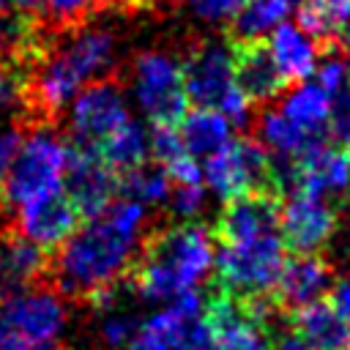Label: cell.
<instances>
[{"instance_id":"1","label":"cell","mask_w":350,"mask_h":350,"mask_svg":"<svg viewBox=\"0 0 350 350\" xmlns=\"http://www.w3.org/2000/svg\"><path fill=\"white\" fill-rule=\"evenodd\" d=\"M148 211L134 200H112L96 216H88L55 254V282L60 293L93 298L96 293L120 284L145 246Z\"/></svg>"},{"instance_id":"2","label":"cell","mask_w":350,"mask_h":350,"mask_svg":"<svg viewBox=\"0 0 350 350\" xmlns=\"http://www.w3.org/2000/svg\"><path fill=\"white\" fill-rule=\"evenodd\" d=\"M118 57L115 36L107 27H74L27 71V104L19 126H52L68 101L96 77H109Z\"/></svg>"},{"instance_id":"3","label":"cell","mask_w":350,"mask_h":350,"mask_svg":"<svg viewBox=\"0 0 350 350\" xmlns=\"http://www.w3.org/2000/svg\"><path fill=\"white\" fill-rule=\"evenodd\" d=\"M216 268V241L205 224L180 221L145 241L134 290L148 304H170L197 287Z\"/></svg>"},{"instance_id":"4","label":"cell","mask_w":350,"mask_h":350,"mask_svg":"<svg viewBox=\"0 0 350 350\" xmlns=\"http://www.w3.org/2000/svg\"><path fill=\"white\" fill-rule=\"evenodd\" d=\"M68 145L52 131V126H30L5 170L0 186V202L5 208H22L33 200L57 194L66 180Z\"/></svg>"},{"instance_id":"5","label":"cell","mask_w":350,"mask_h":350,"mask_svg":"<svg viewBox=\"0 0 350 350\" xmlns=\"http://www.w3.org/2000/svg\"><path fill=\"white\" fill-rule=\"evenodd\" d=\"M183 90L186 98L197 107L216 109L227 118L230 126H246L249 123V101L235 85V57L232 46L224 41H197L183 66Z\"/></svg>"},{"instance_id":"6","label":"cell","mask_w":350,"mask_h":350,"mask_svg":"<svg viewBox=\"0 0 350 350\" xmlns=\"http://www.w3.org/2000/svg\"><path fill=\"white\" fill-rule=\"evenodd\" d=\"M66 325L68 306L60 290L22 287L0 304V350H44Z\"/></svg>"},{"instance_id":"7","label":"cell","mask_w":350,"mask_h":350,"mask_svg":"<svg viewBox=\"0 0 350 350\" xmlns=\"http://www.w3.org/2000/svg\"><path fill=\"white\" fill-rule=\"evenodd\" d=\"M284 265V238L279 230L252 232L221 241L216 249V273L227 293L241 298L265 295L273 290Z\"/></svg>"},{"instance_id":"8","label":"cell","mask_w":350,"mask_h":350,"mask_svg":"<svg viewBox=\"0 0 350 350\" xmlns=\"http://www.w3.org/2000/svg\"><path fill=\"white\" fill-rule=\"evenodd\" d=\"M123 350H208V304L186 293L139 320Z\"/></svg>"},{"instance_id":"9","label":"cell","mask_w":350,"mask_h":350,"mask_svg":"<svg viewBox=\"0 0 350 350\" xmlns=\"http://www.w3.org/2000/svg\"><path fill=\"white\" fill-rule=\"evenodd\" d=\"M131 93L153 126H175L186 115L180 63L167 52H142L131 66Z\"/></svg>"},{"instance_id":"10","label":"cell","mask_w":350,"mask_h":350,"mask_svg":"<svg viewBox=\"0 0 350 350\" xmlns=\"http://www.w3.org/2000/svg\"><path fill=\"white\" fill-rule=\"evenodd\" d=\"M202 180L227 202L243 194L268 191L273 186V159L254 139H230L221 150L205 159Z\"/></svg>"},{"instance_id":"11","label":"cell","mask_w":350,"mask_h":350,"mask_svg":"<svg viewBox=\"0 0 350 350\" xmlns=\"http://www.w3.org/2000/svg\"><path fill=\"white\" fill-rule=\"evenodd\" d=\"M123 120H129V104L123 85L115 77L88 82L68 101V126L77 145L96 148Z\"/></svg>"},{"instance_id":"12","label":"cell","mask_w":350,"mask_h":350,"mask_svg":"<svg viewBox=\"0 0 350 350\" xmlns=\"http://www.w3.org/2000/svg\"><path fill=\"white\" fill-rule=\"evenodd\" d=\"M336 221L331 200L309 189L287 191V200L279 205V232L298 254L320 252L336 235Z\"/></svg>"},{"instance_id":"13","label":"cell","mask_w":350,"mask_h":350,"mask_svg":"<svg viewBox=\"0 0 350 350\" xmlns=\"http://www.w3.org/2000/svg\"><path fill=\"white\" fill-rule=\"evenodd\" d=\"M66 197L74 202L79 216H96L104 211L118 191L115 170L101 159V153L90 145L68 148V167H66Z\"/></svg>"},{"instance_id":"14","label":"cell","mask_w":350,"mask_h":350,"mask_svg":"<svg viewBox=\"0 0 350 350\" xmlns=\"http://www.w3.org/2000/svg\"><path fill=\"white\" fill-rule=\"evenodd\" d=\"M208 350H271L265 323L230 298L208 304Z\"/></svg>"},{"instance_id":"15","label":"cell","mask_w":350,"mask_h":350,"mask_svg":"<svg viewBox=\"0 0 350 350\" xmlns=\"http://www.w3.org/2000/svg\"><path fill=\"white\" fill-rule=\"evenodd\" d=\"M77 221H79V211L60 191L16 208V230L41 249L60 246L77 230Z\"/></svg>"},{"instance_id":"16","label":"cell","mask_w":350,"mask_h":350,"mask_svg":"<svg viewBox=\"0 0 350 350\" xmlns=\"http://www.w3.org/2000/svg\"><path fill=\"white\" fill-rule=\"evenodd\" d=\"M235 57V85L249 104H268L279 98L287 88L284 74L279 71L276 60L271 57L262 41L249 44H230Z\"/></svg>"},{"instance_id":"17","label":"cell","mask_w":350,"mask_h":350,"mask_svg":"<svg viewBox=\"0 0 350 350\" xmlns=\"http://www.w3.org/2000/svg\"><path fill=\"white\" fill-rule=\"evenodd\" d=\"M323 197L350 194V150L325 145L323 139L295 161V186ZM290 189V191H293Z\"/></svg>"},{"instance_id":"18","label":"cell","mask_w":350,"mask_h":350,"mask_svg":"<svg viewBox=\"0 0 350 350\" xmlns=\"http://www.w3.org/2000/svg\"><path fill=\"white\" fill-rule=\"evenodd\" d=\"M273 290H276L279 301L293 309L323 301V295L331 290V265L317 252L295 254L293 260H284Z\"/></svg>"},{"instance_id":"19","label":"cell","mask_w":350,"mask_h":350,"mask_svg":"<svg viewBox=\"0 0 350 350\" xmlns=\"http://www.w3.org/2000/svg\"><path fill=\"white\" fill-rule=\"evenodd\" d=\"M268 52L287 82H304L317 71L320 44L301 25H290V22L276 25L271 30Z\"/></svg>"},{"instance_id":"20","label":"cell","mask_w":350,"mask_h":350,"mask_svg":"<svg viewBox=\"0 0 350 350\" xmlns=\"http://www.w3.org/2000/svg\"><path fill=\"white\" fill-rule=\"evenodd\" d=\"M46 249L19 230H0V284L11 290L30 287L46 271Z\"/></svg>"},{"instance_id":"21","label":"cell","mask_w":350,"mask_h":350,"mask_svg":"<svg viewBox=\"0 0 350 350\" xmlns=\"http://www.w3.org/2000/svg\"><path fill=\"white\" fill-rule=\"evenodd\" d=\"M295 336L314 350H350V323L325 301L295 309Z\"/></svg>"},{"instance_id":"22","label":"cell","mask_w":350,"mask_h":350,"mask_svg":"<svg viewBox=\"0 0 350 350\" xmlns=\"http://www.w3.org/2000/svg\"><path fill=\"white\" fill-rule=\"evenodd\" d=\"M180 139L183 148L197 159H208L216 150H221L230 142V123L221 112L208 109V107H197L191 112H186L180 118Z\"/></svg>"},{"instance_id":"23","label":"cell","mask_w":350,"mask_h":350,"mask_svg":"<svg viewBox=\"0 0 350 350\" xmlns=\"http://www.w3.org/2000/svg\"><path fill=\"white\" fill-rule=\"evenodd\" d=\"M260 129V139L262 145H268L276 159H293L298 161L309 148H314L323 134H309L301 126H295L290 118H284L279 109H265L257 120Z\"/></svg>"},{"instance_id":"24","label":"cell","mask_w":350,"mask_h":350,"mask_svg":"<svg viewBox=\"0 0 350 350\" xmlns=\"http://www.w3.org/2000/svg\"><path fill=\"white\" fill-rule=\"evenodd\" d=\"M293 0H246L230 25V44L260 41L290 14Z\"/></svg>"},{"instance_id":"25","label":"cell","mask_w":350,"mask_h":350,"mask_svg":"<svg viewBox=\"0 0 350 350\" xmlns=\"http://www.w3.org/2000/svg\"><path fill=\"white\" fill-rule=\"evenodd\" d=\"M96 150L101 153V159L112 167V170H134L139 164H145L148 159V131L139 120H123L115 131H109Z\"/></svg>"},{"instance_id":"26","label":"cell","mask_w":350,"mask_h":350,"mask_svg":"<svg viewBox=\"0 0 350 350\" xmlns=\"http://www.w3.org/2000/svg\"><path fill=\"white\" fill-rule=\"evenodd\" d=\"M328 112H331V93L317 82H301L284 98L282 107V115L309 134H323V129L328 126Z\"/></svg>"},{"instance_id":"27","label":"cell","mask_w":350,"mask_h":350,"mask_svg":"<svg viewBox=\"0 0 350 350\" xmlns=\"http://www.w3.org/2000/svg\"><path fill=\"white\" fill-rule=\"evenodd\" d=\"M295 16L317 44H331L350 16V0H295Z\"/></svg>"},{"instance_id":"28","label":"cell","mask_w":350,"mask_h":350,"mask_svg":"<svg viewBox=\"0 0 350 350\" xmlns=\"http://www.w3.org/2000/svg\"><path fill=\"white\" fill-rule=\"evenodd\" d=\"M170 189H172V180H170V175L159 164H139V167L129 170L126 178H123L126 197L139 202V205L167 202Z\"/></svg>"},{"instance_id":"29","label":"cell","mask_w":350,"mask_h":350,"mask_svg":"<svg viewBox=\"0 0 350 350\" xmlns=\"http://www.w3.org/2000/svg\"><path fill=\"white\" fill-rule=\"evenodd\" d=\"M27 104V71L11 63H0V118L16 115V123L25 115Z\"/></svg>"},{"instance_id":"30","label":"cell","mask_w":350,"mask_h":350,"mask_svg":"<svg viewBox=\"0 0 350 350\" xmlns=\"http://www.w3.org/2000/svg\"><path fill=\"white\" fill-rule=\"evenodd\" d=\"M325 129L339 148L350 150V82L336 93H331V112Z\"/></svg>"},{"instance_id":"31","label":"cell","mask_w":350,"mask_h":350,"mask_svg":"<svg viewBox=\"0 0 350 350\" xmlns=\"http://www.w3.org/2000/svg\"><path fill=\"white\" fill-rule=\"evenodd\" d=\"M172 213L183 221H191L205 208V186L202 183H175L167 197Z\"/></svg>"},{"instance_id":"32","label":"cell","mask_w":350,"mask_h":350,"mask_svg":"<svg viewBox=\"0 0 350 350\" xmlns=\"http://www.w3.org/2000/svg\"><path fill=\"white\" fill-rule=\"evenodd\" d=\"M246 0H191V11L202 22H224L232 19Z\"/></svg>"},{"instance_id":"33","label":"cell","mask_w":350,"mask_h":350,"mask_svg":"<svg viewBox=\"0 0 350 350\" xmlns=\"http://www.w3.org/2000/svg\"><path fill=\"white\" fill-rule=\"evenodd\" d=\"M350 82V68L345 60L339 57H328L320 68H317V85L325 88L328 93H336L339 88H345Z\"/></svg>"},{"instance_id":"34","label":"cell","mask_w":350,"mask_h":350,"mask_svg":"<svg viewBox=\"0 0 350 350\" xmlns=\"http://www.w3.org/2000/svg\"><path fill=\"white\" fill-rule=\"evenodd\" d=\"M334 306H336V312L350 323V273H345L336 284H334Z\"/></svg>"},{"instance_id":"35","label":"cell","mask_w":350,"mask_h":350,"mask_svg":"<svg viewBox=\"0 0 350 350\" xmlns=\"http://www.w3.org/2000/svg\"><path fill=\"white\" fill-rule=\"evenodd\" d=\"M5 5H11L14 11H19V14H33V16H38V11H41V5H44V0H3Z\"/></svg>"},{"instance_id":"36","label":"cell","mask_w":350,"mask_h":350,"mask_svg":"<svg viewBox=\"0 0 350 350\" xmlns=\"http://www.w3.org/2000/svg\"><path fill=\"white\" fill-rule=\"evenodd\" d=\"M279 350H314V347H309L304 339H298V336H287L282 345H279Z\"/></svg>"},{"instance_id":"37","label":"cell","mask_w":350,"mask_h":350,"mask_svg":"<svg viewBox=\"0 0 350 350\" xmlns=\"http://www.w3.org/2000/svg\"><path fill=\"white\" fill-rule=\"evenodd\" d=\"M339 41H342V46L350 49V16H347V22H345L342 30H339Z\"/></svg>"},{"instance_id":"38","label":"cell","mask_w":350,"mask_h":350,"mask_svg":"<svg viewBox=\"0 0 350 350\" xmlns=\"http://www.w3.org/2000/svg\"><path fill=\"white\" fill-rule=\"evenodd\" d=\"M342 249H345V254L350 257V219H347V224H345V230H342Z\"/></svg>"},{"instance_id":"39","label":"cell","mask_w":350,"mask_h":350,"mask_svg":"<svg viewBox=\"0 0 350 350\" xmlns=\"http://www.w3.org/2000/svg\"><path fill=\"white\" fill-rule=\"evenodd\" d=\"M0 186H3V172H0Z\"/></svg>"},{"instance_id":"40","label":"cell","mask_w":350,"mask_h":350,"mask_svg":"<svg viewBox=\"0 0 350 350\" xmlns=\"http://www.w3.org/2000/svg\"><path fill=\"white\" fill-rule=\"evenodd\" d=\"M44 350H49V347H44Z\"/></svg>"},{"instance_id":"41","label":"cell","mask_w":350,"mask_h":350,"mask_svg":"<svg viewBox=\"0 0 350 350\" xmlns=\"http://www.w3.org/2000/svg\"><path fill=\"white\" fill-rule=\"evenodd\" d=\"M172 3H178V0H172Z\"/></svg>"}]
</instances>
